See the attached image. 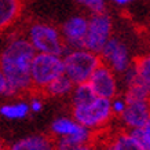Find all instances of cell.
I'll list each match as a JSON object with an SVG mask.
<instances>
[{"mask_svg": "<svg viewBox=\"0 0 150 150\" xmlns=\"http://www.w3.org/2000/svg\"><path fill=\"white\" fill-rule=\"evenodd\" d=\"M36 54L25 36H14L0 52V70L7 79L11 95L32 90L30 65Z\"/></svg>", "mask_w": 150, "mask_h": 150, "instance_id": "obj_1", "label": "cell"}, {"mask_svg": "<svg viewBox=\"0 0 150 150\" xmlns=\"http://www.w3.org/2000/svg\"><path fill=\"white\" fill-rule=\"evenodd\" d=\"M64 74L70 79L73 84L87 83L98 66L102 64L100 57L86 48L68 50L62 55Z\"/></svg>", "mask_w": 150, "mask_h": 150, "instance_id": "obj_2", "label": "cell"}, {"mask_svg": "<svg viewBox=\"0 0 150 150\" xmlns=\"http://www.w3.org/2000/svg\"><path fill=\"white\" fill-rule=\"evenodd\" d=\"M72 117L86 128L95 132L103 129L114 116L112 113L110 100L95 96L88 103L72 106Z\"/></svg>", "mask_w": 150, "mask_h": 150, "instance_id": "obj_3", "label": "cell"}, {"mask_svg": "<svg viewBox=\"0 0 150 150\" xmlns=\"http://www.w3.org/2000/svg\"><path fill=\"white\" fill-rule=\"evenodd\" d=\"M26 39L33 47V50L40 54H55L62 57L68 51L61 30L50 23H32L28 28Z\"/></svg>", "mask_w": 150, "mask_h": 150, "instance_id": "obj_4", "label": "cell"}, {"mask_svg": "<svg viewBox=\"0 0 150 150\" xmlns=\"http://www.w3.org/2000/svg\"><path fill=\"white\" fill-rule=\"evenodd\" d=\"M64 74V58L55 54L36 52L30 65L32 90L41 92L52 80Z\"/></svg>", "mask_w": 150, "mask_h": 150, "instance_id": "obj_5", "label": "cell"}, {"mask_svg": "<svg viewBox=\"0 0 150 150\" xmlns=\"http://www.w3.org/2000/svg\"><path fill=\"white\" fill-rule=\"evenodd\" d=\"M112 19L106 13L92 14V17L88 19L84 48L99 55L100 50L112 37Z\"/></svg>", "mask_w": 150, "mask_h": 150, "instance_id": "obj_6", "label": "cell"}, {"mask_svg": "<svg viewBox=\"0 0 150 150\" xmlns=\"http://www.w3.org/2000/svg\"><path fill=\"white\" fill-rule=\"evenodd\" d=\"M52 138H65L73 142L74 145L90 143L94 139V132L77 123L73 117L62 116L55 118L50 127Z\"/></svg>", "mask_w": 150, "mask_h": 150, "instance_id": "obj_7", "label": "cell"}, {"mask_svg": "<svg viewBox=\"0 0 150 150\" xmlns=\"http://www.w3.org/2000/svg\"><path fill=\"white\" fill-rule=\"evenodd\" d=\"M102 64L109 66L116 74H123L132 65L127 46L117 37H110L99 52Z\"/></svg>", "mask_w": 150, "mask_h": 150, "instance_id": "obj_8", "label": "cell"}, {"mask_svg": "<svg viewBox=\"0 0 150 150\" xmlns=\"http://www.w3.org/2000/svg\"><path fill=\"white\" fill-rule=\"evenodd\" d=\"M88 84L96 96L112 100L118 95V80L117 74L105 64H100L94 70L91 77L88 79Z\"/></svg>", "mask_w": 150, "mask_h": 150, "instance_id": "obj_9", "label": "cell"}, {"mask_svg": "<svg viewBox=\"0 0 150 150\" xmlns=\"http://www.w3.org/2000/svg\"><path fill=\"white\" fill-rule=\"evenodd\" d=\"M149 118L150 99H125V109L120 116L121 124L125 129L142 128Z\"/></svg>", "mask_w": 150, "mask_h": 150, "instance_id": "obj_10", "label": "cell"}, {"mask_svg": "<svg viewBox=\"0 0 150 150\" xmlns=\"http://www.w3.org/2000/svg\"><path fill=\"white\" fill-rule=\"evenodd\" d=\"M88 19L80 15L69 18L62 25L61 35L64 39V43L68 50H76V48H84V39H86Z\"/></svg>", "mask_w": 150, "mask_h": 150, "instance_id": "obj_11", "label": "cell"}, {"mask_svg": "<svg viewBox=\"0 0 150 150\" xmlns=\"http://www.w3.org/2000/svg\"><path fill=\"white\" fill-rule=\"evenodd\" d=\"M98 150H142V147L135 142L127 129H120L113 132L110 137L105 138Z\"/></svg>", "mask_w": 150, "mask_h": 150, "instance_id": "obj_12", "label": "cell"}, {"mask_svg": "<svg viewBox=\"0 0 150 150\" xmlns=\"http://www.w3.org/2000/svg\"><path fill=\"white\" fill-rule=\"evenodd\" d=\"M10 150H54V138L43 134L29 135L14 142Z\"/></svg>", "mask_w": 150, "mask_h": 150, "instance_id": "obj_13", "label": "cell"}, {"mask_svg": "<svg viewBox=\"0 0 150 150\" xmlns=\"http://www.w3.org/2000/svg\"><path fill=\"white\" fill-rule=\"evenodd\" d=\"M22 11L21 0H0V33L13 26Z\"/></svg>", "mask_w": 150, "mask_h": 150, "instance_id": "obj_14", "label": "cell"}, {"mask_svg": "<svg viewBox=\"0 0 150 150\" xmlns=\"http://www.w3.org/2000/svg\"><path fill=\"white\" fill-rule=\"evenodd\" d=\"M73 87H74V84L70 81V79H69L68 76L62 74V76L57 77L55 80H52V81H51L41 92H44V94L48 95V96L62 98V96L70 95Z\"/></svg>", "mask_w": 150, "mask_h": 150, "instance_id": "obj_15", "label": "cell"}, {"mask_svg": "<svg viewBox=\"0 0 150 150\" xmlns=\"http://www.w3.org/2000/svg\"><path fill=\"white\" fill-rule=\"evenodd\" d=\"M30 113L29 103L25 100L6 103L0 108V114L7 120H23Z\"/></svg>", "mask_w": 150, "mask_h": 150, "instance_id": "obj_16", "label": "cell"}, {"mask_svg": "<svg viewBox=\"0 0 150 150\" xmlns=\"http://www.w3.org/2000/svg\"><path fill=\"white\" fill-rule=\"evenodd\" d=\"M95 94L91 90L88 83H81V84H74L70 98H72V106H80V105L88 103L95 98Z\"/></svg>", "mask_w": 150, "mask_h": 150, "instance_id": "obj_17", "label": "cell"}, {"mask_svg": "<svg viewBox=\"0 0 150 150\" xmlns=\"http://www.w3.org/2000/svg\"><path fill=\"white\" fill-rule=\"evenodd\" d=\"M132 65H134V68H135L138 79H139L146 87L150 88V52L137 58Z\"/></svg>", "mask_w": 150, "mask_h": 150, "instance_id": "obj_18", "label": "cell"}, {"mask_svg": "<svg viewBox=\"0 0 150 150\" xmlns=\"http://www.w3.org/2000/svg\"><path fill=\"white\" fill-rule=\"evenodd\" d=\"M129 132L135 142L142 147V150H150V138L145 134V131L142 128H134V129H127Z\"/></svg>", "mask_w": 150, "mask_h": 150, "instance_id": "obj_19", "label": "cell"}, {"mask_svg": "<svg viewBox=\"0 0 150 150\" xmlns=\"http://www.w3.org/2000/svg\"><path fill=\"white\" fill-rule=\"evenodd\" d=\"M81 4H84L92 14H102L106 10L105 0H81Z\"/></svg>", "mask_w": 150, "mask_h": 150, "instance_id": "obj_20", "label": "cell"}, {"mask_svg": "<svg viewBox=\"0 0 150 150\" xmlns=\"http://www.w3.org/2000/svg\"><path fill=\"white\" fill-rule=\"evenodd\" d=\"M110 106H112V113H113L114 117H120L121 113L125 109V99L124 96H116L110 100Z\"/></svg>", "mask_w": 150, "mask_h": 150, "instance_id": "obj_21", "label": "cell"}, {"mask_svg": "<svg viewBox=\"0 0 150 150\" xmlns=\"http://www.w3.org/2000/svg\"><path fill=\"white\" fill-rule=\"evenodd\" d=\"M28 103H29V109H30V112H33V113H39V112L43 110V100H41L40 96H37V95L32 96Z\"/></svg>", "mask_w": 150, "mask_h": 150, "instance_id": "obj_22", "label": "cell"}, {"mask_svg": "<svg viewBox=\"0 0 150 150\" xmlns=\"http://www.w3.org/2000/svg\"><path fill=\"white\" fill-rule=\"evenodd\" d=\"M0 95H11L7 79H6V76L3 74L1 70H0Z\"/></svg>", "mask_w": 150, "mask_h": 150, "instance_id": "obj_23", "label": "cell"}, {"mask_svg": "<svg viewBox=\"0 0 150 150\" xmlns=\"http://www.w3.org/2000/svg\"><path fill=\"white\" fill-rule=\"evenodd\" d=\"M73 150H98V147L92 142H90V143H83V145L76 146Z\"/></svg>", "mask_w": 150, "mask_h": 150, "instance_id": "obj_24", "label": "cell"}, {"mask_svg": "<svg viewBox=\"0 0 150 150\" xmlns=\"http://www.w3.org/2000/svg\"><path fill=\"white\" fill-rule=\"evenodd\" d=\"M142 129H143V131H145V134H146V135H147V137L150 138V118H149V120H147V123H146L145 125L142 127Z\"/></svg>", "mask_w": 150, "mask_h": 150, "instance_id": "obj_25", "label": "cell"}, {"mask_svg": "<svg viewBox=\"0 0 150 150\" xmlns=\"http://www.w3.org/2000/svg\"><path fill=\"white\" fill-rule=\"evenodd\" d=\"M131 1H134V0H113V3H116L118 6H125L128 3H131Z\"/></svg>", "mask_w": 150, "mask_h": 150, "instance_id": "obj_26", "label": "cell"}, {"mask_svg": "<svg viewBox=\"0 0 150 150\" xmlns=\"http://www.w3.org/2000/svg\"><path fill=\"white\" fill-rule=\"evenodd\" d=\"M0 150H6V145H4V142L0 139Z\"/></svg>", "mask_w": 150, "mask_h": 150, "instance_id": "obj_27", "label": "cell"}, {"mask_svg": "<svg viewBox=\"0 0 150 150\" xmlns=\"http://www.w3.org/2000/svg\"><path fill=\"white\" fill-rule=\"evenodd\" d=\"M77 1H79V3H80V1H81V0H77Z\"/></svg>", "mask_w": 150, "mask_h": 150, "instance_id": "obj_28", "label": "cell"}, {"mask_svg": "<svg viewBox=\"0 0 150 150\" xmlns=\"http://www.w3.org/2000/svg\"><path fill=\"white\" fill-rule=\"evenodd\" d=\"M6 150H10V149H6Z\"/></svg>", "mask_w": 150, "mask_h": 150, "instance_id": "obj_29", "label": "cell"}]
</instances>
